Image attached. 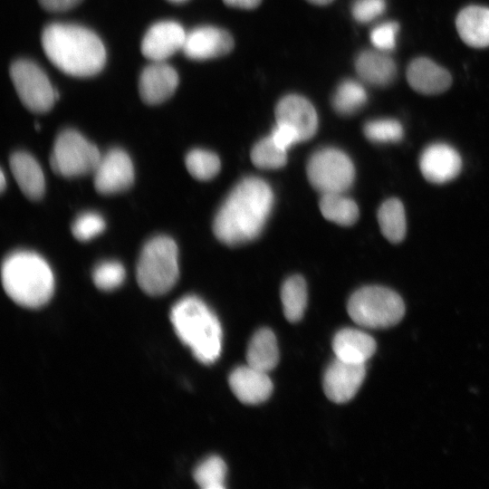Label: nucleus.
Masks as SVG:
<instances>
[{
	"mask_svg": "<svg viewBox=\"0 0 489 489\" xmlns=\"http://www.w3.org/2000/svg\"><path fill=\"white\" fill-rule=\"evenodd\" d=\"M273 204L270 186L255 177L241 180L217 211L213 231L227 245L254 239L262 231Z\"/></svg>",
	"mask_w": 489,
	"mask_h": 489,
	"instance_id": "obj_1",
	"label": "nucleus"
},
{
	"mask_svg": "<svg viewBox=\"0 0 489 489\" xmlns=\"http://www.w3.org/2000/svg\"><path fill=\"white\" fill-rule=\"evenodd\" d=\"M41 41L49 61L71 76H93L102 70L106 62V50L101 40L83 26L50 24L43 29Z\"/></svg>",
	"mask_w": 489,
	"mask_h": 489,
	"instance_id": "obj_2",
	"label": "nucleus"
},
{
	"mask_svg": "<svg viewBox=\"0 0 489 489\" xmlns=\"http://www.w3.org/2000/svg\"><path fill=\"white\" fill-rule=\"evenodd\" d=\"M1 276L5 293L20 306L40 308L53 294V271L35 253L17 251L8 254L2 264Z\"/></svg>",
	"mask_w": 489,
	"mask_h": 489,
	"instance_id": "obj_3",
	"label": "nucleus"
},
{
	"mask_svg": "<svg viewBox=\"0 0 489 489\" xmlns=\"http://www.w3.org/2000/svg\"><path fill=\"white\" fill-rule=\"evenodd\" d=\"M170 321L179 340L197 360L210 364L218 359L223 340L221 324L200 298L187 295L177 302Z\"/></svg>",
	"mask_w": 489,
	"mask_h": 489,
	"instance_id": "obj_4",
	"label": "nucleus"
},
{
	"mask_svg": "<svg viewBox=\"0 0 489 489\" xmlns=\"http://www.w3.org/2000/svg\"><path fill=\"white\" fill-rule=\"evenodd\" d=\"M178 276L176 242L165 235L149 240L141 249L136 268L141 290L151 296L162 295L173 288Z\"/></svg>",
	"mask_w": 489,
	"mask_h": 489,
	"instance_id": "obj_5",
	"label": "nucleus"
},
{
	"mask_svg": "<svg viewBox=\"0 0 489 489\" xmlns=\"http://www.w3.org/2000/svg\"><path fill=\"white\" fill-rule=\"evenodd\" d=\"M347 311L352 321L362 327L388 328L403 318L405 304L396 292L371 285L360 288L352 293Z\"/></svg>",
	"mask_w": 489,
	"mask_h": 489,
	"instance_id": "obj_6",
	"label": "nucleus"
},
{
	"mask_svg": "<svg viewBox=\"0 0 489 489\" xmlns=\"http://www.w3.org/2000/svg\"><path fill=\"white\" fill-rule=\"evenodd\" d=\"M101 155L98 148L74 129H64L56 138L50 157L53 170L65 177L93 173Z\"/></svg>",
	"mask_w": 489,
	"mask_h": 489,
	"instance_id": "obj_7",
	"label": "nucleus"
},
{
	"mask_svg": "<svg viewBox=\"0 0 489 489\" xmlns=\"http://www.w3.org/2000/svg\"><path fill=\"white\" fill-rule=\"evenodd\" d=\"M311 185L323 194L344 193L352 185L355 169L350 158L341 150L325 148L314 152L307 163Z\"/></svg>",
	"mask_w": 489,
	"mask_h": 489,
	"instance_id": "obj_8",
	"label": "nucleus"
},
{
	"mask_svg": "<svg viewBox=\"0 0 489 489\" xmlns=\"http://www.w3.org/2000/svg\"><path fill=\"white\" fill-rule=\"evenodd\" d=\"M16 93L23 104L31 111H49L59 98L45 72L29 60L14 62L9 70Z\"/></svg>",
	"mask_w": 489,
	"mask_h": 489,
	"instance_id": "obj_9",
	"label": "nucleus"
},
{
	"mask_svg": "<svg viewBox=\"0 0 489 489\" xmlns=\"http://www.w3.org/2000/svg\"><path fill=\"white\" fill-rule=\"evenodd\" d=\"M134 181L132 161L123 149H112L101 156L93 172L95 189L102 195L127 190Z\"/></svg>",
	"mask_w": 489,
	"mask_h": 489,
	"instance_id": "obj_10",
	"label": "nucleus"
},
{
	"mask_svg": "<svg viewBox=\"0 0 489 489\" xmlns=\"http://www.w3.org/2000/svg\"><path fill=\"white\" fill-rule=\"evenodd\" d=\"M365 376V364L350 363L335 358L323 374L324 393L332 402H348L360 389Z\"/></svg>",
	"mask_w": 489,
	"mask_h": 489,
	"instance_id": "obj_11",
	"label": "nucleus"
},
{
	"mask_svg": "<svg viewBox=\"0 0 489 489\" xmlns=\"http://www.w3.org/2000/svg\"><path fill=\"white\" fill-rule=\"evenodd\" d=\"M187 34L174 21H161L152 24L140 44L144 57L152 62H164L183 48Z\"/></svg>",
	"mask_w": 489,
	"mask_h": 489,
	"instance_id": "obj_12",
	"label": "nucleus"
},
{
	"mask_svg": "<svg viewBox=\"0 0 489 489\" xmlns=\"http://www.w3.org/2000/svg\"><path fill=\"white\" fill-rule=\"evenodd\" d=\"M419 168L427 181L444 184L454 179L459 174L462 159L453 147L445 143H434L422 152Z\"/></svg>",
	"mask_w": 489,
	"mask_h": 489,
	"instance_id": "obj_13",
	"label": "nucleus"
},
{
	"mask_svg": "<svg viewBox=\"0 0 489 489\" xmlns=\"http://www.w3.org/2000/svg\"><path fill=\"white\" fill-rule=\"evenodd\" d=\"M277 123L292 128L301 141L310 139L318 129V116L312 104L304 97L290 94L282 98L275 108Z\"/></svg>",
	"mask_w": 489,
	"mask_h": 489,
	"instance_id": "obj_14",
	"label": "nucleus"
},
{
	"mask_svg": "<svg viewBox=\"0 0 489 489\" xmlns=\"http://www.w3.org/2000/svg\"><path fill=\"white\" fill-rule=\"evenodd\" d=\"M233 47V37L225 30L200 26L187 34L182 50L190 59L206 60L226 54Z\"/></svg>",
	"mask_w": 489,
	"mask_h": 489,
	"instance_id": "obj_15",
	"label": "nucleus"
},
{
	"mask_svg": "<svg viewBox=\"0 0 489 489\" xmlns=\"http://www.w3.org/2000/svg\"><path fill=\"white\" fill-rule=\"evenodd\" d=\"M177 84L178 75L173 67L164 62H153L139 75V92L145 103L155 105L171 97Z\"/></svg>",
	"mask_w": 489,
	"mask_h": 489,
	"instance_id": "obj_16",
	"label": "nucleus"
},
{
	"mask_svg": "<svg viewBox=\"0 0 489 489\" xmlns=\"http://www.w3.org/2000/svg\"><path fill=\"white\" fill-rule=\"evenodd\" d=\"M267 373L247 364L235 369L229 375L228 383L241 402L259 404L265 401L273 392V382Z\"/></svg>",
	"mask_w": 489,
	"mask_h": 489,
	"instance_id": "obj_17",
	"label": "nucleus"
},
{
	"mask_svg": "<svg viewBox=\"0 0 489 489\" xmlns=\"http://www.w3.org/2000/svg\"><path fill=\"white\" fill-rule=\"evenodd\" d=\"M407 79L412 89L428 95L444 92L452 82L451 75L445 68L425 57L409 63Z\"/></svg>",
	"mask_w": 489,
	"mask_h": 489,
	"instance_id": "obj_18",
	"label": "nucleus"
},
{
	"mask_svg": "<svg viewBox=\"0 0 489 489\" xmlns=\"http://www.w3.org/2000/svg\"><path fill=\"white\" fill-rule=\"evenodd\" d=\"M335 358L346 362L365 364L375 353L376 341L365 331L345 328L339 331L332 340Z\"/></svg>",
	"mask_w": 489,
	"mask_h": 489,
	"instance_id": "obj_19",
	"label": "nucleus"
},
{
	"mask_svg": "<svg viewBox=\"0 0 489 489\" xmlns=\"http://www.w3.org/2000/svg\"><path fill=\"white\" fill-rule=\"evenodd\" d=\"M11 171L24 196L30 199L41 198L45 189L43 170L36 159L27 152L17 151L10 157Z\"/></svg>",
	"mask_w": 489,
	"mask_h": 489,
	"instance_id": "obj_20",
	"label": "nucleus"
},
{
	"mask_svg": "<svg viewBox=\"0 0 489 489\" xmlns=\"http://www.w3.org/2000/svg\"><path fill=\"white\" fill-rule=\"evenodd\" d=\"M355 68L360 78L373 86L388 85L397 75L394 61L379 50L361 52L356 58Z\"/></svg>",
	"mask_w": 489,
	"mask_h": 489,
	"instance_id": "obj_21",
	"label": "nucleus"
},
{
	"mask_svg": "<svg viewBox=\"0 0 489 489\" xmlns=\"http://www.w3.org/2000/svg\"><path fill=\"white\" fill-rule=\"evenodd\" d=\"M459 36L475 48L489 46V8L470 5L460 11L455 21Z\"/></svg>",
	"mask_w": 489,
	"mask_h": 489,
	"instance_id": "obj_22",
	"label": "nucleus"
},
{
	"mask_svg": "<svg viewBox=\"0 0 489 489\" xmlns=\"http://www.w3.org/2000/svg\"><path fill=\"white\" fill-rule=\"evenodd\" d=\"M247 364L269 372L279 361V349L274 333L268 328L258 330L251 338L246 350Z\"/></svg>",
	"mask_w": 489,
	"mask_h": 489,
	"instance_id": "obj_23",
	"label": "nucleus"
},
{
	"mask_svg": "<svg viewBox=\"0 0 489 489\" xmlns=\"http://www.w3.org/2000/svg\"><path fill=\"white\" fill-rule=\"evenodd\" d=\"M320 210L327 220L344 226L355 224L360 216L357 204L343 193L321 195Z\"/></svg>",
	"mask_w": 489,
	"mask_h": 489,
	"instance_id": "obj_24",
	"label": "nucleus"
},
{
	"mask_svg": "<svg viewBox=\"0 0 489 489\" xmlns=\"http://www.w3.org/2000/svg\"><path fill=\"white\" fill-rule=\"evenodd\" d=\"M378 221L382 235L391 243H399L406 235L404 206L398 198L383 202L378 211Z\"/></svg>",
	"mask_w": 489,
	"mask_h": 489,
	"instance_id": "obj_25",
	"label": "nucleus"
},
{
	"mask_svg": "<svg viewBox=\"0 0 489 489\" xmlns=\"http://www.w3.org/2000/svg\"><path fill=\"white\" fill-rule=\"evenodd\" d=\"M281 300L285 318L292 322L300 321L307 304V286L301 275L286 279L281 288Z\"/></svg>",
	"mask_w": 489,
	"mask_h": 489,
	"instance_id": "obj_26",
	"label": "nucleus"
},
{
	"mask_svg": "<svg viewBox=\"0 0 489 489\" xmlns=\"http://www.w3.org/2000/svg\"><path fill=\"white\" fill-rule=\"evenodd\" d=\"M367 92L360 82L345 80L337 87L331 103L340 115H350L360 110L366 103Z\"/></svg>",
	"mask_w": 489,
	"mask_h": 489,
	"instance_id": "obj_27",
	"label": "nucleus"
},
{
	"mask_svg": "<svg viewBox=\"0 0 489 489\" xmlns=\"http://www.w3.org/2000/svg\"><path fill=\"white\" fill-rule=\"evenodd\" d=\"M250 157L253 164L263 169H277L287 162L286 149L281 148L271 135L255 143Z\"/></svg>",
	"mask_w": 489,
	"mask_h": 489,
	"instance_id": "obj_28",
	"label": "nucleus"
},
{
	"mask_svg": "<svg viewBox=\"0 0 489 489\" xmlns=\"http://www.w3.org/2000/svg\"><path fill=\"white\" fill-rule=\"evenodd\" d=\"M185 164L193 177L203 181L216 177L221 168V162L216 154L201 149L190 150L186 156Z\"/></svg>",
	"mask_w": 489,
	"mask_h": 489,
	"instance_id": "obj_29",
	"label": "nucleus"
},
{
	"mask_svg": "<svg viewBox=\"0 0 489 489\" xmlns=\"http://www.w3.org/2000/svg\"><path fill=\"white\" fill-rule=\"evenodd\" d=\"M226 475V465L224 460L212 455L201 462L194 471L196 483L202 489H223Z\"/></svg>",
	"mask_w": 489,
	"mask_h": 489,
	"instance_id": "obj_30",
	"label": "nucleus"
},
{
	"mask_svg": "<svg viewBox=\"0 0 489 489\" xmlns=\"http://www.w3.org/2000/svg\"><path fill=\"white\" fill-rule=\"evenodd\" d=\"M368 139L376 143L399 141L404 134L402 125L393 119H378L368 121L363 128Z\"/></svg>",
	"mask_w": 489,
	"mask_h": 489,
	"instance_id": "obj_31",
	"label": "nucleus"
},
{
	"mask_svg": "<svg viewBox=\"0 0 489 489\" xmlns=\"http://www.w3.org/2000/svg\"><path fill=\"white\" fill-rule=\"evenodd\" d=\"M125 279V269L117 261H104L97 264L92 272V280L97 288L111 291L121 285Z\"/></svg>",
	"mask_w": 489,
	"mask_h": 489,
	"instance_id": "obj_32",
	"label": "nucleus"
},
{
	"mask_svg": "<svg viewBox=\"0 0 489 489\" xmlns=\"http://www.w3.org/2000/svg\"><path fill=\"white\" fill-rule=\"evenodd\" d=\"M105 220L99 213L87 211L79 215L72 225V233L79 241H89L105 229Z\"/></svg>",
	"mask_w": 489,
	"mask_h": 489,
	"instance_id": "obj_33",
	"label": "nucleus"
},
{
	"mask_svg": "<svg viewBox=\"0 0 489 489\" xmlns=\"http://www.w3.org/2000/svg\"><path fill=\"white\" fill-rule=\"evenodd\" d=\"M398 24L395 22H386L374 27L370 33L372 44L379 51H390L396 46V37Z\"/></svg>",
	"mask_w": 489,
	"mask_h": 489,
	"instance_id": "obj_34",
	"label": "nucleus"
},
{
	"mask_svg": "<svg viewBox=\"0 0 489 489\" xmlns=\"http://www.w3.org/2000/svg\"><path fill=\"white\" fill-rule=\"evenodd\" d=\"M386 9L385 0H355L351 13L360 23H369L383 14Z\"/></svg>",
	"mask_w": 489,
	"mask_h": 489,
	"instance_id": "obj_35",
	"label": "nucleus"
},
{
	"mask_svg": "<svg viewBox=\"0 0 489 489\" xmlns=\"http://www.w3.org/2000/svg\"><path fill=\"white\" fill-rule=\"evenodd\" d=\"M271 137L283 149H288L293 144L301 142L297 132L290 126L283 123H277L273 128Z\"/></svg>",
	"mask_w": 489,
	"mask_h": 489,
	"instance_id": "obj_36",
	"label": "nucleus"
},
{
	"mask_svg": "<svg viewBox=\"0 0 489 489\" xmlns=\"http://www.w3.org/2000/svg\"><path fill=\"white\" fill-rule=\"evenodd\" d=\"M82 0H38L50 12H64L77 6Z\"/></svg>",
	"mask_w": 489,
	"mask_h": 489,
	"instance_id": "obj_37",
	"label": "nucleus"
},
{
	"mask_svg": "<svg viewBox=\"0 0 489 489\" xmlns=\"http://www.w3.org/2000/svg\"><path fill=\"white\" fill-rule=\"evenodd\" d=\"M227 5L242 9L255 8L262 0H223Z\"/></svg>",
	"mask_w": 489,
	"mask_h": 489,
	"instance_id": "obj_38",
	"label": "nucleus"
},
{
	"mask_svg": "<svg viewBox=\"0 0 489 489\" xmlns=\"http://www.w3.org/2000/svg\"><path fill=\"white\" fill-rule=\"evenodd\" d=\"M308 2L318 5H325L330 3H331L333 0H307Z\"/></svg>",
	"mask_w": 489,
	"mask_h": 489,
	"instance_id": "obj_39",
	"label": "nucleus"
},
{
	"mask_svg": "<svg viewBox=\"0 0 489 489\" xmlns=\"http://www.w3.org/2000/svg\"><path fill=\"white\" fill-rule=\"evenodd\" d=\"M1 191H4L5 188V177L4 172L1 171V183H0Z\"/></svg>",
	"mask_w": 489,
	"mask_h": 489,
	"instance_id": "obj_40",
	"label": "nucleus"
},
{
	"mask_svg": "<svg viewBox=\"0 0 489 489\" xmlns=\"http://www.w3.org/2000/svg\"><path fill=\"white\" fill-rule=\"evenodd\" d=\"M168 1H170L172 3H183V2H185L187 0H168Z\"/></svg>",
	"mask_w": 489,
	"mask_h": 489,
	"instance_id": "obj_41",
	"label": "nucleus"
}]
</instances>
